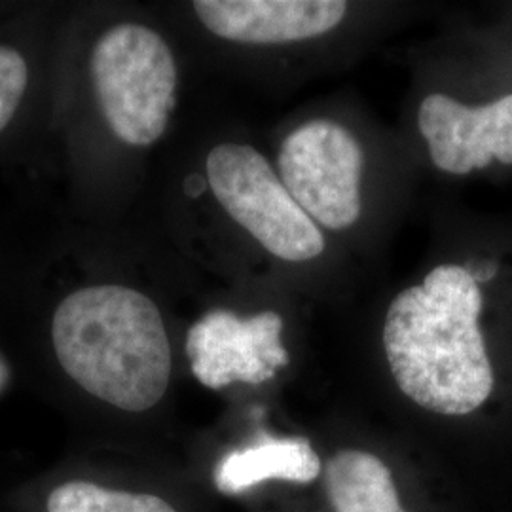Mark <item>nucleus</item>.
Listing matches in <instances>:
<instances>
[{
  "mask_svg": "<svg viewBox=\"0 0 512 512\" xmlns=\"http://www.w3.org/2000/svg\"><path fill=\"white\" fill-rule=\"evenodd\" d=\"M482 293L471 274L437 266L389 306L384 348L406 397L442 416H465L488 401L494 368L478 327Z\"/></svg>",
  "mask_w": 512,
  "mask_h": 512,
  "instance_id": "f257e3e1",
  "label": "nucleus"
},
{
  "mask_svg": "<svg viewBox=\"0 0 512 512\" xmlns=\"http://www.w3.org/2000/svg\"><path fill=\"white\" fill-rule=\"evenodd\" d=\"M192 8L213 35L241 44L319 37L348 12V4L336 0H196Z\"/></svg>",
  "mask_w": 512,
  "mask_h": 512,
  "instance_id": "6e6552de",
  "label": "nucleus"
},
{
  "mask_svg": "<svg viewBox=\"0 0 512 512\" xmlns=\"http://www.w3.org/2000/svg\"><path fill=\"white\" fill-rule=\"evenodd\" d=\"M319 475L321 459L308 440L268 439L222 459L215 484L222 494L236 495L272 478L308 484Z\"/></svg>",
  "mask_w": 512,
  "mask_h": 512,
  "instance_id": "1a4fd4ad",
  "label": "nucleus"
},
{
  "mask_svg": "<svg viewBox=\"0 0 512 512\" xmlns=\"http://www.w3.org/2000/svg\"><path fill=\"white\" fill-rule=\"evenodd\" d=\"M27 80L29 71L23 55L0 46V131L14 118L27 90Z\"/></svg>",
  "mask_w": 512,
  "mask_h": 512,
  "instance_id": "f8f14e48",
  "label": "nucleus"
},
{
  "mask_svg": "<svg viewBox=\"0 0 512 512\" xmlns=\"http://www.w3.org/2000/svg\"><path fill=\"white\" fill-rule=\"evenodd\" d=\"M59 363L93 397L126 412L160 403L171 378V346L156 304L128 287L69 294L54 313Z\"/></svg>",
  "mask_w": 512,
  "mask_h": 512,
  "instance_id": "f03ea898",
  "label": "nucleus"
},
{
  "mask_svg": "<svg viewBox=\"0 0 512 512\" xmlns=\"http://www.w3.org/2000/svg\"><path fill=\"white\" fill-rule=\"evenodd\" d=\"M48 512H177L158 495L107 490L92 482H67L48 497Z\"/></svg>",
  "mask_w": 512,
  "mask_h": 512,
  "instance_id": "9b49d317",
  "label": "nucleus"
},
{
  "mask_svg": "<svg viewBox=\"0 0 512 512\" xmlns=\"http://www.w3.org/2000/svg\"><path fill=\"white\" fill-rule=\"evenodd\" d=\"M205 169L224 211L268 253L287 262H306L325 251L321 230L258 150L219 145L209 152Z\"/></svg>",
  "mask_w": 512,
  "mask_h": 512,
  "instance_id": "20e7f679",
  "label": "nucleus"
},
{
  "mask_svg": "<svg viewBox=\"0 0 512 512\" xmlns=\"http://www.w3.org/2000/svg\"><path fill=\"white\" fill-rule=\"evenodd\" d=\"M325 486L338 512H406L384 461L363 450L330 459Z\"/></svg>",
  "mask_w": 512,
  "mask_h": 512,
  "instance_id": "9d476101",
  "label": "nucleus"
},
{
  "mask_svg": "<svg viewBox=\"0 0 512 512\" xmlns=\"http://www.w3.org/2000/svg\"><path fill=\"white\" fill-rule=\"evenodd\" d=\"M92 76L114 135L147 147L164 135L175 109L177 67L164 38L145 25L122 23L97 40Z\"/></svg>",
  "mask_w": 512,
  "mask_h": 512,
  "instance_id": "7ed1b4c3",
  "label": "nucleus"
},
{
  "mask_svg": "<svg viewBox=\"0 0 512 512\" xmlns=\"http://www.w3.org/2000/svg\"><path fill=\"white\" fill-rule=\"evenodd\" d=\"M283 319L274 311L239 319L230 311L207 313L186 338V355L194 376L211 389L226 385L264 384L289 365L281 344Z\"/></svg>",
  "mask_w": 512,
  "mask_h": 512,
  "instance_id": "423d86ee",
  "label": "nucleus"
},
{
  "mask_svg": "<svg viewBox=\"0 0 512 512\" xmlns=\"http://www.w3.org/2000/svg\"><path fill=\"white\" fill-rule=\"evenodd\" d=\"M421 135L442 171L467 175L494 160L512 164V95L484 107H467L433 93L420 107Z\"/></svg>",
  "mask_w": 512,
  "mask_h": 512,
  "instance_id": "0eeeda50",
  "label": "nucleus"
},
{
  "mask_svg": "<svg viewBox=\"0 0 512 512\" xmlns=\"http://www.w3.org/2000/svg\"><path fill=\"white\" fill-rule=\"evenodd\" d=\"M365 156L349 129L313 120L285 139L279 150L281 183L313 222L346 230L361 217Z\"/></svg>",
  "mask_w": 512,
  "mask_h": 512,
  "instance_id": "39448f33",
  "label": "nucleus"
}]
</instances>
